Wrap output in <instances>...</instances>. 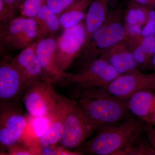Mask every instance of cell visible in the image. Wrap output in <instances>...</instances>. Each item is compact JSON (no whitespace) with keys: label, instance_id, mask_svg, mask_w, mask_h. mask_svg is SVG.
I'll use <instances>...</instances> for the list:
<instances>
[{"label":"cell","instance_id":"obj_1","mask_svg":"<svg viewBox=\"0 0 155 155\" xmlns=\"http://www.w3.org/2000/svg\"><path fill=\"white\" fill-rule=\"evenodd\" d=\"M146 123L131 117L112 125L98 127L94 136L82 146V153L97 155H129L139 136L145 132Z\"/></svg>","mask_w":155,"mask_h":155},{"label":"cell","instance_id":"obj_2","mask_svg":"<svg viewBox=\"0 0 155 155\" xmlns=\"http://www.w3.org/2000/svg\"><path fill=\"white\" fill-rule=\"evenodd\" d=\"M83 91L77 101L97 128L131 117L124 101L111 95L105 89L90 88Z\"/></svg>","mask_w":155,"mask_h":155},{"label":"cell","instance_id":"obj_3","mask_svg":"<svg viewBox=\"0 0 155 155\" xmlns=\"http://www.w3.org/2000/svg\"><path fill=\"white\" fill-rule=\"evenodd\" d=\"M64 115V131L60 143L67 149L82 146L97 127L88 118L77 101L58 95Z\"/></svg>","mask_w":155,"mask_h":155},{"label":"cell","instance_id":"obj_4","mask_svg":"<svg viewBox=\"0 0 155 155\" xmlns=\"http://www.w3.org/2000/svg\"><path fill=\"white\" fill-rule=\"evenodd\" d=\"M124 12L125 9L120 6L109 11L104 22L93 35L88 46L83 51L81 66L98 58L105 50L125 40L127 32Z\"/></svg>","mask_w":155,"mask_h":155},{"label":"cell","instance_id":"obj_5","mask_svg":"<svg viewBox=\"0 0 155 155\" xmlns=\"http://www.w3.org/2000/svg\"><path fill=\"white\" fill-rule=\"evenodd\" d=\"M120 74L104 59L97 58L81 66L75 74L66 73L63 78L81 89H105Z\"/></svg>","mask_w":155,"mask_h":155},{"label":"cell","instance_id":"obj_6","mask_svg":"<svg viewBox=\"0 0 155 155\" xmlns=\"http://www.w3.org/2000/svg\"><path fill=\"white\" fill-rule=\"evenodd\" d=\"M52 82L39 81L26 88L23 103L30 116L51 117L58 110V94L52 87Z\"/></svg>","mask_w":155,"mask_h":155},{"label":"cell","instance_id":"obj_7","mask_svg":"<svg viewBox=\"0 0 155 155\" xmlns=\"http://www.w3.org/2000/svg\"><path fill=\"white\" fill-rule=\"evenodd\" d=\"M86 39L84 21L71 28L64 29L56 41L54 60L56 66L65 72L81 52Z\"/></svg>","mask_w":155,"mask_h":155},{"label":"cell","instance_id":"obj_8","mask_svg":"<svg viewBox=\"0 0 155 155\" xmlns=\"http://www.w3.org/2000/svg\"><path fill=\"white\" fill-rule=\"evenodd\" d=\"M113 96L124 99L137 92H155V73L146 74L137 69L119 75L105 89Z\"/></svg>","mask_w":155,"mask_h":155},{"label":"cell","instance_id":"obj_9","mask_svg":"<svg viewBox=\"0 0 155 155\" xmlns=\"http://www.w3.org/2000/svg\"><path fill=\"white\" fill-rule=\"evenodd\" d=\"M28 119L14 105L2 103L0 115L1 145L9 148L22 140Z\"/></svg>","mask_w":155,"mask_h":155},{"label":"cell","instance_id":"obj_10","mask_svg":"<svg viewBox=\"0 0 155 155\" xmlns=\"http://www.w3.org/2000/svg\"><path fill=\"white\" fill-rule=\"evenodd\" d=\"M5 46L12 49H23L34 43L38 35L34 18L18 17L11 19L2 35Z\"/></svg>","mask_w":155,"mask_h":155},{"label":"cell","instance_id":"obj_11","mask_svg":"<svg viewBox=\"0 0 155 155\" xmlns=\"http://www.w3.org/2000/svg\"><path fill=\"white\" fill-rule=\"evenodd\" d=\"M36 43L23 49L11 63L20 73L27 87L39 81L46 80L35 53Z\"/></svg>","mask_w":155,"mask_h":155},{"label":"cell","instance_id":"obj_12","mask_svg":"<svg viewBox=\"0 0 155 155\" xmlns=\"http://www.w3.org/2000/svg\"><path fill=\"white\" fill-rule=\"evenodd\" d=\"M27 86L20 73L11 62H3L0 66V99L8 103L17 98Z\"/></svg>","mask_w":155,"mask_h":155},{"label":"cell","instance_id":"obj_13","mask_svg":"<svg viewBox=\"0 0 155 155\" xmlns=\"http://www.w3.org/2000/svg\"><path fill=\"white\" fill-rule=\"evenodd\" d=\"M99 58L107 62L120 75L139 69L132 49L125 40L105 50Z\"/></svg>","mask_w":155,"mask_h":155},{"label":"cell","instance_id":"obj_14","mask_svg":"<svg viewBox=\"0 0 155 155\" xmlns=\"http://www.w3.org/2000/svg\"><path fill=\"white\" fill-rule=\"evenodd\" d=\"M57 41L51 38L43 39L36 44L35 53L44 71L47 80L53 81L63 78L66 72L60 71L54 60Z\"/></svg>","mask_w":155,"mask_h":155},{"label":"cell","instance_id":"obj_15","mask_svg":"<svg viewBox=\"0 0 155 155\" xmlns=\"http://www.w3.org/2000/svg\"><path fill=\"white\" fill-rule=\"evenodd\" d=\"M122 100L130 114L147 124H150L155 111L154 92L140 91Z\"/></svg>","mask_w":155,"mask_h":155},{"label":"cell","instance_id":"obj_16","mask_svg":"<svg viewBox=\"0 0 155 155\" xmlns=\"http://www.w3.org/2000/svg\"><path fill=\"white\" fill-rule=\"evenodd\" d=\"M112 0H93L84 20L86 39L83 51L88 46L93 35L102 25L109 13V5Z\"/></svg>","mask_w":155,"mask_h":155},{"label":"cell","instance_id":"obj_17","mask_svg":"<svg viewBox=\"0 0 155 155\" xmlns=\"http://www.w3.org/2000/svg\"><path fill=\"white\" fill-rule=\"evenodd\" d=\"M150 9L131 0L129 1L124 12L125 25L127 36L142 35V28L146 22Z\"/></svg>","mask_w":155,"mask_h":155},{"label":"cell","instance_id":"obj_18","mask_svg":"<svg viewBox=\"0 0 155 155\" xmlns=\"http://www.w3.org/2000/svg\"><path fill=\"white\" fill-rule=\"evenodd\" d=\"M64 131V115L61 106L51 116V123L45 133L40 137L35 146L36 154L43 147L53 146L61 141Z\"/></svg>","mask_w":155,"mask_h":155},{"label":"cell","instance_id":"obj_19","mask_svg":"<svg viewBox=\"0 0 155 155\" xmlns=\"http://www.w3.org/2000/svg\"><path fill=\"white\" fill-rule=\"evenodd\" d=\"M93 0H75L60 15L59 22L64 29L71 28L84 21Z\"/></svg>","mask_w":155,"mask_h":155},{"label":"cell","instance_id":"obj_20","mask_svg":"<svg viewBox=\"0 0 155 155\" xmlns=\"http://www.w3.org/2000/svg\"><path fill=\"white\" fill-rule=\"evenodd\" d=\"M51 116H30L28 119L25 135L22 140L34 149L39 139L45 133L51 123Z\"/></svg>","mask_w":155,"mask_h":155},{"label":"cell","instance_id":"obj_21","mask_svg":"<svg viewBox=\"0 0 155 155\" xmlns=\"http://www.w3.org/2000/svg\"><path fill=\"white\" fill-rule=\"evenodd\" d=\"M132 53L140 69H150L155 53V35L144 38L140 44L134 48Z\"/></svg>","mask_w":155,"mask_h":155},{"label":"cell","instance_id":"obj_22","mask_svg":"<svg viewBox=\"0 0 155 155\" xmlns=\"http://www.w3.org/2000/svg\"><path fill=\"white\" fill-rule=\"evenodd\" d=\"M35 18L38 28V35L54 33L60 28L61 25L59 18L46 4L39 10Z\"/></svg>","mask_w":155,"mask_h":155},{"label":"cell","instance_id":"obj_23","mask_svg":"<svg viewBox=\"0 0 155 155\" xmlns=\"http://www.w3.org/2000/svg\"><path fill=\"white\" fill-rule=\"evenodd\" d=\"M24 0H0L1 22L10 21Z\"/></svg>","mask_w":155,"mask_h":155},{"label":"cell","instance_id":"obj_24","mask_svg":"<svg viewBox=\"0 0 155 155\" xmlns=\"http://www.w3.org/2000/svg\"><path fill=\"white\" fill-rule=\"evenodd\" d=\"M142 134L136 140L130 149L129 155H155V150L148 140L142 137Z\"/></svg>","mask_w":155,"mask_h":155},{"label":"cell","instance_id":"obj_25","mask_svg":"<svg viewBox=\"0 0 155 155\" xmlns=\"http://www.w3.org/2000/svg\"><path fill=\"white\" fill-rule=\"evenodd\" d=\"M46 2V0H24L20 7L22 15L28 18H35Z\"/></svg>","mask_w":155,"mask_h":155},{"label":"cell","instance_id":"obj_26","mask_svg":"<svg viewBox=\"0 0 155 155\" xmlns=\"http://www.w3.org/2000/svg\"><path fill=\"white\" fill-rule=\"evenodd\" d=\"M143 38L155 35V9L150 8L149 12L147 19L141 30Z\"/></svg>","mask_w":155,"mask_h":155},{"label":"cell","instance_id":"obj_27","mask_svg":"<svg viewBox=\"0 0 155 155\" xmlns=\"http://www.w3.org/2000/svg\"><path fill=\"white\" fill-rule=\"evenodd\" d=\"M75 0H46V4L54 14L58 16Z\"/></svg>","mask_w":155,"mask_h":155},{"label":"cell","instance_id":"obj_28","mask_svg":"<svg viewBox=\"0 0 155 155\" xmlns=\"http://www.w3.org/2000/svg\"><path fill=\"white\" fill-rule=\"evenodd\" d=\"M10 155H34L33 151L29 148L14 144L8 148Z\"/></svg>","mask_w":155,"mask_h":155},{"label":"cell","instance_id":"obj_29","mask_svg":"<svg viewBox=\"0 0 155 155\" xmlns=\"http://www.w3.org/2000/svg\"><path fill=\"white\" fill-rule=\"evenodd\" d=\"M145 132L148 140L155 150V128L150 124H147Z\"/></svg>","mask_w":155,"mask_h":155},{"label":"cell","instance_id":"obj_30","mask_svg":"<svg viewBox=\"0 0 155 155\" xmlns=\"http://www.w3.org/2000/svg\"><path fill=\"white\" fill-rule=\"evenodd\" d=\"M60 150L56 149L52 146L41 147L39 149L38 154L59 155Z\"/></svg>","mask_w":155,"mask_h":155},{"label":"cell","instance_id":"obj_31","mask_svg":"<svg viewBox=\"0 0 155 155\" xmlns=\"http://www.w3.org/2000/svg\"><path fill=\"white\" fill-rule=\"evenodd\" d=\"M147 8L155 9V0H131Z\"/></svg>","mask_w":155,"mask_h":155},{"label":"cell","instance_id":"obj_32","mask_svg":"<svg viewBox=\"0 0 155 155\" xmlns=\"http://www.w3.org/2000/svg\"><path fill=\"white\" fill-rule=\"evenodd\" d=\"M150 69H152L153 72L155 73V53L152 60Z\"/></svg>","mask_w":155,"mask_h":155},{"label":"cell","instance_id":"obj_33","mask_svg":"<svg viewBox=\"0 0 155 155\" xmlns=\"http://www.w3.org/2000/svg\"><path fill=\"white\" fill-rule=\"evenodd\" d=\"M150 124L153 125V127L155 128V111L153 114L151 119L150 122Z\"/></svg>","mask_w":155,"mask_h":155}]
</instances>
